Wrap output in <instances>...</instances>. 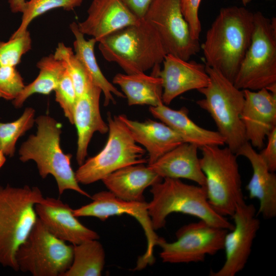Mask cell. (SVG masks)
<instances>
[{"label": "cell", "mask_w": 276, "mask_h": 276, "mask_svg": "<svg viewBox=\"0 0 276 276\" xmlns=\"http://www.w3.org/2000/svg\"><path fill=\"white\" fill-rule=\"evenodd\" d=\"M36 134L30 135L19 150V159L23 163L32 160L37 165L42 179L49 175L55 178L59 195L71 190L90 198L79 185L71 166V154H65L60 146L61 125L53 118L41 115L35 119Z\"/></svg>", "instance_id": "cell-2"}, {"label": "cell", "mask_w": 276, "mask_h": 276, "mask_svg": "<svg viewBox=\"0 0 276 276\" xmlns=\"http://www.w3.org/2000/svg\"><path fill=\"white\" fill-rule=\"evenodd\" d=\"M102 90L93 84L77 98L74 112V124L77 132L76 160L80 166L85 160L87 148L95 132L108 131V126L103 120L100 110Z\"/></svg>", "instance_id": "cell-19"}, {"label": "cell", "mask_w": 276, "mask_h": 276, "mask_svg": "<svg viewBox=\"0 0 276 276\" xmlns=\"http://www.w3.org/2000/svg\"><path fill=\"white\" fill-rule=\"evenodd\" d=\"M209 84L197 90L204 96L196 104L214 120L225 144L234 153L248 142L241 114L244 102L243 90L235 86L218 70L205 65Z\"/></svg>", "instance_id": "cell-6"}, {"label": "cell", "mask_w": 276, "mask_h": 276, "mask_svg": "<svg viewBox=\"0 0 276 276\" xmlns=\"http://www.w3.org/2000/svg\"><path fill=\"white\" fill-rule=\"evenodd\" d=\"M55 100L59 104L65 117L74 124V112L77 95L71 78L65 70L54 90Z\"/></svg>", "instance_id": "cell-33"}, {"label": "cell", "mask_w": 276, "mask_h": 276, "mask_svg": "<svg viewBox=\"0 0 276 276\" xmlns=\"http://www.w3.org/2000/svg\"><path fill=\"white\" fill-rule=\"evenodd\" d=\"M84 0H29L26 1L21 12L20 24L17 29L10 37L19 36L28 31L31 22L37 17L56 8L66 11L73 10L79 7Z\"/></svg>", "instance_id": "cell-30"}, {"label": "cell", "mask_w": 276, "mask_h": 276, "mask_svg": "<svg viewBox=\"0 0 276 276\" xmlns=\"http://www.w3.org/2000/svg\"><path fill=\"white\" fill-rule=\"evenodd\" d=\"M38 218L57 238L73 245L100 238L98 234L82 224L73 209L58 198L47 197L35 205Z\"/></svg>", "instance_id": "cell-16"}, {"label": "cell", "mask_w": 276, "mask_h": 276, "mask_svg": "<svg viewBox=\"0 0 276 276\" xmlns=\"http://www.w3.org/2000/svg\"><path fill=\"white\" fill-rule=\"evenodd\" d=\"M152 116L174 131L184 143L201 148L205 146H222L225 140L218 131L203 128L194 123L189 117V110L182 107L178 110L169 108L163 103L150 106Z\"/></svg>", "instance_id": "cell-23"}, {"label": "cell", "mask_w": 276, "mask_h": 276, "mask_svg": "<svg viewBox=\"0 0 276 276\" xmlns=\"http://www.w3.org/2000/svg\"><path fill=\"white\" fill-rule=\"evenodd\" d=\"M125 5L138 18L144 17L154 0H121Z\"/></svg>", "instance_id": "cell-37"}, {"label": "cell", "mask_w": 276, "mask_h": 276, "mask_svg": "<svg viewBox=\"0 0 276 276\" xmlns=\"http://www.w3.org/2000/svg\"><path fill=\"white\" fill-rule=\"evenodd\" d=\"M257 215L253 204L245 202L237 206L232 216L234 227L224 239V263L218 270L211 272V276H235L243 269L260 227Z\"/></svg>", "instance_id": "cell-14"}, {"label": "cell", "mask_w": 276, "mask_h": 276, "mask_svg": "<svg viewBox=\"0 0 276 276\" xmlns=\"http://www.w3.org/2000/svg\"><path fill=\"white\" fill-rule=\"evenodd\" d=\"M103 57L127 74L145 73L159 66L167 54L155 29L144 18L99 41Z\"/></svg>", "instance_id": "cell-3"}, {"label": "cell", "mask_w": 276, "mask_h": 276, "mask_svg": "<svg viewBox=\"0 0 276 276\" xmlns=\"http://www.w3.org/2000/svg\"><path fill=\"white\" fill-rule=\"evenodd\" d=\"M37 187L0 186V264L18 271L16 253L37 219L35 205L44 199Z\"/></svg>", "instance_id": "cell-5"}, {"label": "cell", "mask_w": 276, "mask_h": 276, "mask_svg": "<svg viewBox=\"0 0 276 276\" xmlns=\"http://www.w3.org/2000/svg\"><path fill=\"white\" fill-rule=\"evenodd\" d=\"M26 2V0H8L10 8L13 13H21Z\"/></svg>", "instance_id": "cell-38"}, {"label": "cell", "mask_w": 276, "mask_h": 276, "mask_svg": "<svg viewBox=\"0 0 276 276\" xmlns=\"http://www.w3.org/2000/svg\"><path fill=\"white\" fill-rule=\"evenodd\" d=\"M118 117L128 128L134 141L148 152V165L183 143L174 131L163 122L151 120L133 121L122 114Z\"/></svg>", "instance_id": "cell-21"}, {"label": "cell", "mask_w": 276, "mask_h": 276, "mask_svg": "<svg viewBox=\"0 0 276 276\" xmlns=\"http://www.w3.org/2000/svg\"><path fill=\"white\" fill-rule=\"evenodd\" d=\"M150 191L152 199L148 204V210L155 231L165 227L167 217L173 213L189 215L228 231L234 227V224L211 205L204 187L189 185L180 179L165 178L152 185Z\"/></svg>", "instance_id": "cell-4"}, {"label": "cell", "mask_w": 276, "mask_h": 276, "mask_svg": "<svg viewBox=\"0 0 276 276\" xmlns=\"http://www.w3.org/2000/svg\"><path fill=\"white\" fill-rule=\"evenodd\" d=\"M74 246L52 234L38 218L16 253L18 268L33 276H63L72 265Z\"/></svg>", "instance_id": "cell-10"}, {"label": "cell", "mask_w": 276, "mask_h": 276, "mask_svg": "<svg viewBox=\"0 0 276 276\" xmlns=\"http://www.w3.org/2000/svg\"><path fill=\"white\" fill-rule=\"evenodd\" d=\"M70 28L75 37L73 43L75 55L90 76L93 83L102 90L104 96V106H107L110 102L116 103L113 94L120 98H125L123 93L105 78L100 70L94 52L97 40L94 38L86 40L75 22H72Z\"/></svg>", "instance_id": "cell-26"}, {"label": "cell", "mask_w": 276, "mask_h": 276, "mask_svg": "<svg viewBox=\"0 0 276 276\" xmlns=\"http://www.w3.org/2000/svg\"><path fill=\"white\" fill-rule=\"evenodd\" d=\"M5 156V155L0 151V168L3 166L6 161Z\"/></svg>", "instance_id": "cell-39"}, {"label": "cell", "mask_w": 276, "mask_h": 276, "mask_svg": "<svg viewBox=\"0 0 276 276\" xmlns=\"http://www.w3.org/2000/svg\"><path fill=\"white\" fill-rule=\"evenodd\" d=\"M71 266L63 276H100L105 263V254L97 239L73 245Z\"/></svg>", "instance_id": "cell-28"}, {"label": "cell", "mask_w": 276, "mask_h": 276, "mask_svg": "<svg viewBox=\"0 0 276 276\" xmlns=\"http://www.w3.org/2000/svg\"><path fill=\"white\" fill-rule=\"evenodd\" d=\"M163 62V68L158 76L162 80V101L166 105L188 91L198 90L209 84L210 77L204 64L170 54H166Z\"/></svg>", "instance_id": "cell-17"}, {"label": "cell", "mask_w": 276, "mask_h": 276, "mask_svg": "<svg viewBox=\"0 0 276 276\" xmlns=\"http://www.w3.org/2000/svg\"><path fill=\"white\" fill-rule=\"evenodd\" d=\"M121 0H93L86 19L78 23L79 30L97 42L127 26L140 22Z\"/></svg>", "instance_id": "cell-18"}, {"label": "cell", "mask_w": 276, "mask_h": 276, "mask_svg": "<svg viewBox=\"0 0 276 276\" xmlns=\"http://www.w3.org/2000/svg\"><path fill=\"white\" fill-rule=\"evenodd\" d=\"M244 5V6H246L248 3H249L252 0H240Z\"/></svg>", "instance_id": "cell-40"}, {"label": "cell", "mask_w": 276, "mask_h": 276, "mask_svg": "<svg viewBox=\"0 0 276 276\" xmlns=\"http://www.w3.org/2000/svg\"><path fill=\"white\" fill-rule=\"evenodd\" d=\"M35 110L26 108L16 120L10 123L0 122V151L5 156L12 157L15 152V145L18 139L34 125Z\"/></svg>", "instance_id": "cell-29"}, {"label": "cell", "mask_w": 276, "mask_h": 276, "mask_svg": "<svg viewBox=\"0 0 276 276\" xmlns=\"http://www.w3.org/2000/svg\"><path fill=\"white\" fill-rule=\"evenodd\" d=\"M39 70L36 78L25 85L19 96L13 101L14 106L20 108L31 96L39 94L48 95L54 91L66 70L65 63L54 54L42 58L37 63Z\"/></svg>", "instance_id": "cell-27"}, {"label": "cell", "mask_w": 276, "mask_h": 276, "mask_svg": "<svg viewBox=\"0 0 276 276\" xmlns=\"http://www.w3.org/2000/svg\"><path fill=\"white\" fill-rule=\"evenodd\" d=\"M249 162L252 173L246 187L250 199L259 201L257 215L265 219L276 216V175L270 171L266 164L249 142L243 145L236 152Z\"/></svg>", "instance_id": "cell-20"}, {"label": "cell", "mask_w": 276, "mask_h": 276, "mask_svg": "<svg viewBox=\"0 0 276 276\" xmlns=\"http://www.w3.org/2000/svg\"><path fill=\"white\" fill-rule=\"evenodd\" d=\"M92 202L73 209L76 217H93L104 221L109 217L127 214L134 218L143 227L147 239L145 254L139 258L135 269L141 270L155 261L153 250L159 237L156 234L148 213V204L145 201H126L116 197L109 191H101L91 196Z\"/></svg>", "instance_id": "cell-13"}, {"label": "cell", "mask_w": 276, "mask_h": 276, "mask_svg": "<svg viewBox=\"0 0 276 276\" xmlns=\"http://www.w3.org/2000/svg\"><path fill=\"white\" fill-rule=\"evenodd\" d=\"M201 0H180L181 11L188 23L191 35L194 40H199L201 32L198 10Z\"/></svg>", "instance_id": "cell-35"}, {"label": "cell", "mask_w": 276, "mask_h": 276, "mask_svg": "<svg viewBox=\"0 0 276 276\" xmlns=\"http://www.w3.org/2000/svg\"><path fill=\"white\" fill-rule=\"evenodd\" d=\"M251 43L234 84L238 88H266L276 94V19L254 13Z\"/></svg>", "instance_id": "cell-8"}, {"label": "cell", "mask_w": 276, "mask_h": 276, "mask_svg": "<svg viewBox=\"0 0 276 276\" xmlns=\"http://www.w3.org/2000/svg\"><path fill=\"white\" fill-rule=\"evenodd\" d=\"M143 18L155 29L167 54L189 60L200 51L201 45L191 36L180 0H154Z\"/></svg>", "instance_id": "cell-12"}, {"label": "cell", "mask_w": 276, "mask_h": 276, "mask_svg": "<svg viewBox=\"0 0 276 276\" xmlns=\"http://www.w3.org/2000/svg\"><path fill=\"white\" fill-rule=\"evenodd\" d=\"M254 13L244 7L222 8L201 45L205 65L234 83L251 43Z\"/></svg>", "instance_id": "cell-1"}, {"label": "cell", "mask_w": 276, "mask_h": 276, "mask_svg": "<svg viewBox=\"0 0 276 276\" xmlns=\"http://www.w3.org/2000/svg\"><path fill=\"white\" fill-rule=\"evenodd\" d=\"M54 55L56 58L65 63L66 70L73 83L77 98L83 94L94 84L90 76L77 58L71 48L60 42L58 44Z\"/></svg>", "instance_id": "cell-31"}, {"label": "cell", "mask_w": 276, "mask_h": 276, "mask_svg": "<svg viewBox=\"0 0 276 276\" xmlns=\"http://www.w3.org/2000/svg\"><path fill=\"white\" fill-rule=\"evenodd\" d=\"M244 102L241 114L248 142L262 149L265 138L276 127V94L266 88L243 90Z\"/></svg>", "instance_id": "cell-15"}, {"label": "cell", "mask_w": 276, "mask_h": 276, "mask_svg": "<svg viewBox=\"0 0 276 276\" xmlns=\"http://www.w3.org/2000/svg\"><path fill=\"white\" fill-rule=\"evenodd\" d=\"M228 231L201 220L184 225L176 231L175 241L168 242L159 237L157 245L162 249L160 257L164 263L202 262L207 256L223 249Z\"/></svg>", "instance_id": "cell-11"}, {"label": "cell", "mask_w": 276, "mask_h": 276, "mask_svg": "<svg viewBox=\"0 0 276 276\" xmlns=\"http://www.w3.org/2000/svg\"><path fill=\"white\" fill-rule=\"evenodd\" d=\"M200 149L208 201L218 214L232 217L237 206L245 202L238 156L227 147L212 145Z\"/></svg>", "instance_id": "cell-7"}, {"label": "cell", "mask_w": 276, "mask_h": 276, "mask_svg": "<svg viewBox=\"0 0 276 276\" xmlns=\"http://www.w3.org/2000/svg\"><path fill=\"white\" fill-rule=\"evenodd\" d=\"M196 146L182 143L148 166L162 178H185L205 187Z\"/></svg>", "instance_id": "cell-22"}, {"label": "cell", "mask_w": 276, "mask_h": 276, "mask_svg": "<svg viewBox=\"0 0 276 276\" xmlns=\"http://www.w3.org/2000/svg\"><path fill=\"white\" fill-rule=\"evenodd\" d=\"M112 82L120 87L129 106H156L163 103L162 80L158 76L144 73H118L113 77Z\"/></svg>", "instance_id": "cell-25"}, {"label": "cell", "mask_w": 276, "mask_h": 276, "mask_svg": "<svg viewBox=\"0 0 276 276\" xmlns=\"http://www.w3.org/2000/svg\"><path fill=\"white\" fill-rule=\"evenodd\" d=\"M267 143L265 148L259 153L269 170L276 171V127L267 136Z\"/></svg>", "instance_id": "cell-36"}, {"label": "cell", "mask_w": 276, "mask_h": 276, "mask_svg": "<svg viewBox=\"0 0 276 276\" xmlns=\"http://www.w3.org/2000/svg\"><path fill=\"white\" fill-rule=\"evenodd\" d=\"M148 166L137 164L121 168L102 180L116 197L131 201H145V190L163 180Z\"/></svg>", "instance_id": "cell-24"}, {"label": "cell", "mask_w": 276, "mask_h": 276, "mask_svg": "<svg viewBox=\"0 0 276 276\" xmlns=\"http://www.w3.org/2000/svg\"><path fill=\"white\" fill-rule=\"evenodd\" d=\"M25 86L23 78L15 67H0V98L13 101Z\"/></svg>", "instance_id": "cell-34"}, {"label": "cell", "mask_w": 276, "mask_h": 276, "mask_svg": "<svg viewBox=\"0 0 276 276\" xmlns=\"http://www.w3.org/2000/svg\"><path fill=\"white\" fill-rule=\"evenodd\" d=\"M32 48V39L28 30L21 35L10 38L6 42L0 41V67L14 66Z\"/></svg>", "instance_id": "cell-32"}, {"label": "cell", "mask_w": 276, "mask_h": 276, "mask_svg": "<svg viewBox=\"0 0 276 276\" xmlns=\"http://www.w3.org/2000/svg\"><path fill=\"white\" fill-rule=\"evenodd\" d=\"M108 136L103 149L85 160L75 173L78 183L89 185L123 167L148 162L146 150L137 144L118 116L107 113Z\"/></svg>", "instance_id": "cell-9"}]
</instances>
